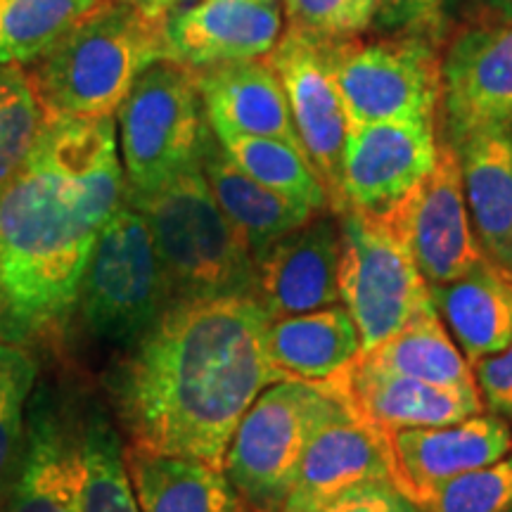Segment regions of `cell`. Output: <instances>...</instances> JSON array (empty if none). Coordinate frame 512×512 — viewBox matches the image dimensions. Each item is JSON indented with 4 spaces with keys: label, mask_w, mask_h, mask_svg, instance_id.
<instances>
[{
    "label": "cell",
    "mask_w": 512,
    "mask_h": 512,
    "mask_svg": "<svg viewBox=\"0 0 512 512\" xmlns=\"http://www.w3.org/2000/svg\"><path fill=\"white\" fill-rule=\"evenodd\" d=\"M195 79L211 131L275 138L302 147L285 88L268 60L216 64L197 69Z\"/></svg>",
    "instance_id": "19"
},
{
    "label": "cell",
    "mask_w": 512,
    "mask_h": 512,
    "mask_svg": "<svg viewBox=\"0 0 512 512\" xmlns=\"http://www.w3.org/2000/svg\"><path fill=\"white\" fill-rule=\"evenodd\" d=\"M373 482H392L387 439L344 406L311 439L280 512H318Z\"/></svg>",
    "instance_id": "18"
},
{
    "label": "cell",
    "mask_w": 512,
    "mask_h": 512,
    "mask_svg": "<svg viewBox=\"0 0 512 512\" xmlns=\"http://www.w3.org/2000/svg\"><path fill=\"white\" fill-rule=\"evenodd\" d=\"M200 164L223 214L242 230L254 256L264 252L273 242L285 238L292 230L306 226L320 214L309 204L280 195V192L266 188V185L254 181L252 176H247L223 152L214 131H211L207 145H204Z\"/></svg>",
    "instance_id": "23"
},
{
    "label": "cell",
    "mask_w": 512,
    "mask_h": 512,
    "mask_svg": "<svg viewBox=\"0 0 512 512\" xmlns=\"http://www.w3.org/2000/svg\"><path fill=\"white\" fill-rule=\"evenodd\" d=\"M119 3L131 5L138 12H143L147 17H169L171 12L178 10V5H183L185 0H119Z\"/></svg>",
    "instance_id": "38"
},
{
    "label": "cell",
    "mask_w": 512,
    "mask_h": 512,
    "mask_svg": "<svg viewBox=\"0 0 512 512\" xmlns=\"http://www.w3.org/2000/svg\"><path fill=\"white\" fill-rule=\"evenodd\" d=\"M266 60L283 83L294 128L323 183L330 214H342L347 209L342 192L347 114L332 76L330 41L285 29Z\"/></svg>",
    "instance_id": "10"
},
{
    "label": "cell",
    "mask_w": 512,
    "mask_h": 512,
    "mask_svg": "<svg viewBox=\"0 0 512 512\" xmlns=\"http://www.w3.org/2000/svg\"><path fill=\"white\" fill-rule=\"evenodd\" d=\"M76 306L86 328L114 344H136L171 306L150 226L126 202L95 242Z\"/></svg>",
    "instance_id": "8"
},
{
    "label": "cell",
    "mask_w": 512,
    "mask_h": 512,
    "mask_svg": "<svg viewBox=\"0 0 512 512\" xmlns=\"http://www.w3.org/2000/svg\"><path fill=\"white\" fill-rule=\"evenodd\" d=\"M124 458L140 512H249L226 472L131 444Z\"/></svg>",
    "instance_id": "24"
},
{
    "label": "cell",
    "mask_w": 512,
    "mask_h": 512,
    "mask_svg": "<svg viewBox=\"0 0 512 512\" xmlns=\"http://www.w3.org/2000/svg\"><path fill=\"white\" fill-rule=\"evenodd\" d=\"M358 363L411 380L439 384L451 389H477L472 366L434 306L403 325L375 349L361 351Z\"/></svg>",
    "instance_id": "26"
},
{
    "label": "cell",
    "mask_w": 512,
    "mask_h": 512,
    "mask_svg": "<svg viewBox=\"0 0 512 512\" xmlns=\"http://www.w3.org/2000/svg\"><path fill=\"white\" fill-rule=\"evenodd\" d=\"M318 512H418L392 482H373L351 489Z\"/></svg>",
    "instance_id": "36"
},
{
    "label": "cell",
    "mask_w": 512,
    "mask_h": 512,
    "mask_svg": "<svg viewBox=\"0 0 512 512\" xmlns=\"http://www.w3.org/2000/svg\"><path fill=\"white\" fill-rule=\"evenodd\" d=\"M110 0H0V67L36 62Z\"/></svg>",
    "instance_id": "28"
},
{
    "label": "cell",
    "mask_w": 512,
    "mask_h": 512,
    "mask_svg": "<svg viewBox=\"0 0 512 512\" xmlns=\"http://www.w3.org/2000/svg\"><path fill=\"white\" fill-rule=\"evenodd\" d=\"M430 297L470 366L512 344V273L489 256L463 278L430 287Z\"/></svg>",
    "instance_id": "22"
},
{
    "label": "cell",
    "mask_w": 512,
    "mask_h": 512,
    "mask_svg": "<svg viewBox=\"0 0 512 512\" xmlns=\"http://www.w3.org/2000/svg\"><path fill=\"white\" fill-rule=\"evenodd\" d=\"M339 223V302L361 335L363 351L375 349L403 325L430 309V285L408 245L401 209L387 214L347 207Z\"/></svg>",
    "instance_id": "5"
},
{
    "label": "cell",
    "mask_w": 512,
    "mask_h": 512,
    "mask_svg": "<svg viewBox=\"0 0 512 512\" xmlns=\"http://www.w3.org/2000/svg\"><path fill=\"white\" fill-rule=\"evenodd\" d=\"M399 209L413 259L430 287L453 283L486 259L467 211L458 152L448 140L439 136L437 162Z\"/></svg>",
    "instance_id": "12"
},
{
    "label": "cell",
    "mask_w": 512,
    "mask_h": 512,
    "mask_svg": "<svg viewBox=\"0 0 512 512\" xmlns=\"http://www.w3.org/2000/svg\"><path fill=\"white\" fill-rule=\"evenodd\" d=\"M510 512H512V510H510Z\"/></svg>",
    "instance_id": "40"
},
{
    "label": "cell",
    "mask_w": 512,
    "mask_h": 512,
    "mask_svg": "<svg viewBox=\"0 0 512 512\" xmlns=\"http://www.w3.org/2000/svg\"><path fill=\"white\" fill-rule=\"evenodd\" d=\"M344 403L316 384L280 380L240 420L223 472L254 512H280L306 448Z\"/></svg>",
    "instance_id": "7"
},
{
    "label": "cell",
    "mask_w": 512,
    "mask_h": 512,
    "mask_svg": "<svg viewBox=\"0 0 512 512\" xmlns=\"http://www.w3.org/2000/svg\"><path fill=\"white\" fill-rule=\"evenodd\" d=\"M460 0H377L375 27L441 48L453 29Z\"/></svg>",
    "instance_id": "34"
},
{
    "label": "cell",
    "mask_w": 512,
    "mask_h": 512,
    "mask_svg": "<svg viewBox=\"0 0 512 512\" xmlns=\"http://www.w3.org/2000/svg\"><path fill=\"white\" fill-rule=\"evenodd\" d=\"M437 121H380L349 128L342 155L347 207L387 214L437 162Z\"/></svg>",
    "instance_id": "13"
},
{
    "label": "cell",
    "mask_w": 512,
    "mask_h": 512,
    "mask_svg": "<svg viewBox=\"0 0 512 512\" xmlns=\"http://www.w3.org/2000/svg\"><path fill=\"white\" fill-rule=\"evenodd\" d=\"M441 138L479 131L512 136V24H470L441 60Z\"/></svg>",
    "instance_id": "11"
},
{
    "label": "cell",
    "mask_w": 512,
    "mask_h": 512,
    "mask_svg": "<svg viewBox=\"0 0 512 512\" xmlns=\"http://www.w3.org/2000/svg\"><path fill=\"white\" fill-rule=\"evenodd\" d=\"M266 349L283 380L328 387L361 356V335L344 306L268 323Z\"/></svg>",
    "instance_id": "20"
},
{
    "label": "cell",
    "mask_w": 512,
    "mask_h": 512,
    "mask_svg": "<svg viewBox=\"0 0 512 512\" xmlns=\"http://www.w3.org/2000/svg\"><path fill=\"white\" fill-rule=\"evenodd\" d=\"M214 136L223 152L254 181L280 195L309 204L320 214L330 211L323 183L302 147L285 143V140L242 136V133L228 131H214Z\"/></svg>",
    "instance_id": "27"
},
{
    "label": "cell",
    "mask_w": 512,
    "mask_h": 512,
    "mask_svg": "<svg viewBox=\"0 0 512 512\" xmlns=\"http://www.w3.org/2000/svg\"><path fill=\"white\" fill-rule=\"evenodd\" d=\"M472 373L489 413L512 420V344L498 354L479 358Z\"/></svg>",
    "instance_id": "35"
},
{
    "label": "cell",
    "mask_w": 512,
    "mask_h": 512,
    "mask_svg": "<svg viewBox=\"0 0 512 512\" xmlns=\"http://www.w3.org/2000/svg\"><path fill=\"white\" fill-rule=\"evenodd\" d=\"M512 451L496 463L460 475L418 505V512H510Z\"/></svg>",
    "instance_id": "32"
},
{
    "label": "cell",
    "mask_w": 512,
    "mask_h": 512,
    "mask_svg": "<svg viewBox=\"0 0 512 512\" xmlns=\"http://www.w3.org/2000/svg\"><path fill=\"white\" fill-rule=\"evenodd\" d=\"M43 124L46 110L31 76L19 67H0V195L24 169Z\"/></svg>",
    "instance_id": "30"
},
{
    "label": "cell",
    "mask_w": 512,
    "mask_h": 512,
    "mask_svg": "<svg viewBox=\"0 0 512 512\" xmlns=\"http://www.w3.org/2000/svg\"><path fill=\"white\" fill-rule=\"evenodd\" d=\"M268 323L247 294L171 304L117 375L131 444L223 470L240 420L283 380L268 358Z\"/></svg>",
    "instance_id": "2"
},
{
    "label": "cell",
    "mask_w": 512,
    "mask_h": 512,
    "mask_svg": "<svg viewBox=\"0 0 512 512\" xmlns=\"http://www.w3.org/2000/svg\"><path fill=\"white\" fill-rule=\"evenodd\" d=\"M351 415L380 434L453 425L486 413L479 389H451L366 368L358 358L328 387Z\"/></svg>",
    "instance_id": "17"
},
{
    "label": "cell",
    "mask_w": 512,
    "mask_h": 512,
    "mask_svg": "<svg viewBox=\"0 0 512 512\" xmlns=\"http://www.w3.org/2000/svg\"><path fill=\"white\" fill-rule=\"evenodd\" d=\"M477 24H512V0H467Z\"/></svg>",
    "instance_id": "37"
},
{
    "label": "cell",
    "mask_w": 512,
    "mask_h": 512,
    "mask_svg": "<svg viewBox=\"0 0 512 512\" xmlns=\"http://www.w3.org/2000/svg\"><path fill=\"white\" fill-rule=\"evenodd\" d=\"M124 197L114 119L46 114L34 152L0 195V339L17 344L62 328Z\"/></svg>",
    "instance_id": "1"
},
{
    "label": "cell",
    "mask_w": 512,
    "mask_h": 512,
    "mask_svg": "<svg viewBox=\"0 0 512 512\" xmlns=\"http://www.w3.org/2000/svg\"><path fill=\"white\" fill-rule=\"evenodd\" d=\"M287 29L318 41L358 38L375 24L377 0H283Z\"/></svg>",
    "instance_id": "33"
},
{
    "label": "cell",
    "mask_w": 512,
    "mask_h": 512,
    "mask_svg": "<svg viewBox=\"0 0 512 512\" xmlns=\"http://www.w3.org/2000/svg\"><path fill=\"white\" fill-rule=\"evenodd\" d=\"M36 382V361L24 347L0 339V503L10 496L22 465L24 413Z\"/></svg>",
    "instance_id": "31"
},
{
    "label": "cell",
    "mask_w": 512,
    "mask_h": 512,
    "mask_svg": "<svg viewBox=\"0 0 512 512\" xmlns=\"http://www.w3.org/2000/svg\"><path fill=\"white\" fill-rule=\"evenodd\" d=\"M467 211L484 254L512 273V136L479 131L458 143Z\"/></svg>",
    "instance_id": "21"
},
{
    "label": "cell",
    "mask_w": 512,
    "mask_h": 512,
    "mask_svg": "<svg viewBox=\"0 0 512 512\" xmlns=\"http://www.w3.org/2000/svg\"><path fill=\"white\" fill-rule=\"evenodd\" d=\"M164 19L124 3L83 17L31 74L43 110L53 117L102 119L117 114L147 69L166 62Z\"/></svg>",
    "instance_id": "3"
},
{
    "label": "cell",
    "mask_w": 512,
    "mask_h": 512,
    "mask_svg": "<svg viewBox=\"0 0 512 512\" xmlns=\"http://www.w3.org/2000/svg\"><path fill=\"white\" fill-rule=\"evenodd\" d=\"M249 512H254V510H252V508H249Z\"/></svg>",
    "instance_id": "39"
},
{
    "label": "cell",
    "mask_w": 512,
    "mask_h": 512,
    "mask_svg": "<svg viewBox=\"0 0 512 512\" xmlns=\"http://www.w3.org/2000/svg\"><path fill=\"white\" fill-rule=\"evenodd\" d=\"M384 439L392 463V484L418 508L451 479L508 456L512 425L501 415L482 413L453 425L389 432Z\"/></svg>",
    "instance_id": "14"
},
{
    "label": "cell",
    "mask_w": 512,
    "mask_h": 512,
    "mask_svg": "<svg viewBox=\"0 0 512 512\" xmlns=\"http://www.w3.org/2000/svg\"><path fill=\"white\" fill-rule=\"evenodd\" d=\"M339 223L318 214L254 256V299L278 320L339 304Z\"/></svg>",
    "instance_id": "16"
},
{
    "label": "cell",
    "mask_w": 512,
    "mask_h": 512,
    "mask_svg": "<svg viewBox=\"0 0 512 512\" xmlns=\"http://www.w3.org/2000/svg\"><path fill=\"white\" fill-rule=\"evenodd\" d=\"M126 197L150 195L202 162L211 126L195 72L159 62L117 110Z\"/></svg>",
    "instance_id": "6"
},
{
    "label": "cell",
    "mask_w": 512,
    "mask_h": 512,
    "mask_svg": "<svg viewBox=\"0 0 512 512\" xmlns=\"http://www.w3.org/2000/svg\"><path fill=\"white\" fill-rule=\"evenodd\" d=\"M283 0H200L164 22L166 62L188 69L256 60L283 36Z\"/></svg>",
    "instance_id": "15"
},
{
    "label": "cell",
    "mask_w": 512,
    "mask_h": 512,
    "mask_svg": "<svg viewBox=\"0 0 512 512\" xmlns=\"http://www.w3.org/2000/svg\"><path fill=\"white\" fill-rule=\"evenodd\" d=\"M79 512H140L117 434L93 420L81 437Z\"/></svg>",
    "instance_id": "29"
},
{
    "label": "cell",
    "mask_w": 512,
    "mask_h": 512,
    "mask_svg": "<svg viewBox=\"0 0 512 512\" xmlns=\"http://www.w3.org/2000/svg\"><path fill=\"white\" fill-rule=\"evenodd\" d=\"M150 226L171 304L190 299L254 297V252L223 214L202 164L143 197H128Z\"/></svg>",
    "instance_id": "4"
},
{
    "label": "cell",
    "mask_w": 512,
    "mask_h": 512,
    "mask_svg": "<svg viewBox=\"0 0 512 512\" xmlns=\"http://www.w3.org/2000/svg\"><path fill=\"white\" fill-rule=\"evenodd\" d=\"M81 437L53 413H34L10 512H79Z\"/></svg>",
    "instance_id": "25"
},
{
    "label": "cell",
    "mask_w": 512,
    "mask_h": 512,
    "mask_svg": "<svg viewBox=\"0 0 512 512\" xmlns=\"http://www.w3.org/2000/svg\"><path fill=\"white\" fill-rule=\"evenodd\" d=\"M347 131L380 121H437L441 102L439 48L420 38L330 41Z\"/></svg>",
    "instance_id": "9"
}]
</instances>
